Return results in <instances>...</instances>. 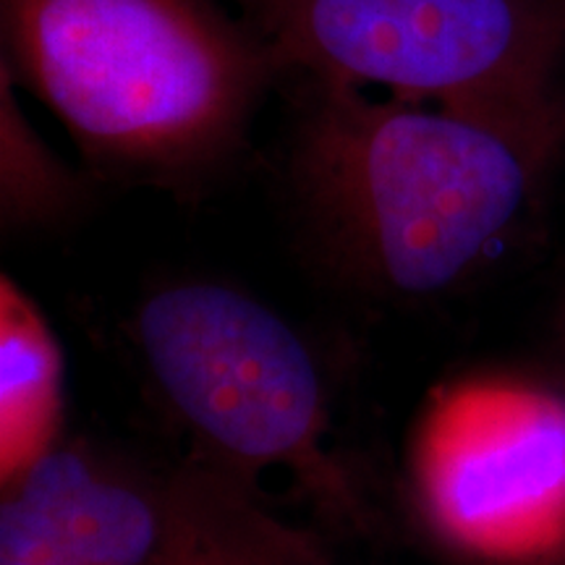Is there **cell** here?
Here are the masks:
<instances>
[{
    "mask_svg": "<svg viewBox=\"0 0 565 565\" xmlns=\"http://www.w3.org/2000/svg\"><path fill=\"white\" fill-rule=\"evenodd\" d=\"M565 141V124L309 82L294 186L309 236L364 294L422 301L490 265Z\"/></svg>",
    "mask_w": 565,
    "mask_h": 565,
    "instance_id": "cell-1",
    "label": "cell"
},
{
    "mask_svg": "<svg viewBox=\"0 0 565 565\" xmlns=\"http://www.w3.org/2000/svg\"><path fill=\"white\" fill-rule=\"evenodd\" d=\"M3 63L105 168L171 179L242 139L275 74L217 0H0Z\"/></svg>",
    "mask_w": 565,
    "mask_h": 565,
    "instance_id": "cell-2",
    "label": "cell"
},
{
    "mask_svg": "<svg viewBox=\"0 0 565 565\" xmlns=\"http://www.w3.org/2000/svg\"><path fill=\"white\" fill-rule=\"evenodd\" d=\"M275 71L408 103L565 124L561 0H242Z\"/></svg>",
    "mask_w": 565,
    "mask_h": 565,
    "instance_id": "cell-3",
    "label": "cell"
},
{
    "mask_svg": "<svg viewBox=\"0 0 565 565\" xmlns=\"http://www.w3.org/2000/svg\"><path fill=\"white\" fill-rule=\"evenodd\" d=\"M134 341L204 466L236 482L263 469H312L328 387L286 317L225 282L181 280L141 301Z\"/></svg>",
    "mask_w": 565,
    "mask_h": 565,
    "instance_id": "cell-4",
    "label": "cell"
},
{
    "mask_svg": "<svg viewBox=\"0 0 565 565\" xmlns=\"http://www.w3.org/2000/svg\"><path fill=\"white\" fill-rule=\"evenodd\" d=\"M422 511L440 540L492 565L565 547V395L484 380L435 401L414 454Z\"/></svg>",
    "mask_w": 565,
    "mask_h": 565,
    "instance_id": "cell-5",
    "label": "cell"
},
{
    "mask_svg": "<svg viewBox=\"0 0 565 565\" xmlns=\"http://www.w3.org/2000/svg\"><path fill=\"white\" fill-rule=\"evenodd\" d=\"M6 479L0 565H166L186 477H154L87 443H51Z\"/></svg>",
    "mask_w": 565,
    "mask_h": 565,
    "instance_id": "cell-6",
    "label": "cell"
},
{
    "mask_svg": "<svg viewBox=\"0 0 565 565\" xmlns=\"http://www.w3.org/2000/svg\"><path fill=\"white\" fill-rule=\"evenodd\" d=\"M183 526L166 565H330L307 536L278 524L236 479L189 466Z\"/></svg>",
    "mask_w": 565,
    "mask_h": 565,
    "instance_id": "cell-7",
    "label": "cell"
},
{
    "mask_svg": "<svg viewBox=\"0 0 565 565\" xmlns=\"http://www.w3.org/2000/svg\"><path fill=\"white\" fill-rule=\"evenodd\" d=\"M61 353L32 301L3 278L0 294V456L3 477L51 445Z\"/></svg>",
    "mask_w": 565,
    "mask_h": 565,
    "instance_id": "cell-8",
    "label": "cell"
},
{
    "mask_svg": "<svg viewBox=\"0 0 565 565\" xmlns=\"http://www.w3.org/2000/svg\"><path fill=\"white\" fill-rule=\"evenodd\" d=\"M76 181L47 150L13 97V74L0 82V207L6 228L53 221L71 207Z\"/></svg>",
    "mask_w": 565,
    "mask_h": 565,
    "instance_id": "cell-9",
    "label": "cell"
},
{
    "mask_svg": "<svg viewBox=\"0 0 565 565\" xmlns=\"http://www.w3.org/2000/svg\"><path fill=\"white\" fill-rule=\"evenodd\" d=\"M532 565H565V547L557 550V553L542 557V561H536Z\"/></svg>",
    "mask_w": 565,
    "mask_h": 565,
    "instance_id": "cell-10",
    "label": "cell"
},
{
    "mask_svg": "<svg viewBox=\"0 0 565 565\" xmlns=\"http://www.w3.org/2000/svg\"><path fill=\"white\" fill-rule=\"evenodd\" d=\"M561 3H565V0H561Z\"/></svg>",
    "mask_w": 565,
    "mask_h": 565,
    "instance_id": "cell-11",
    "label": "cell"
}]
</instances>
